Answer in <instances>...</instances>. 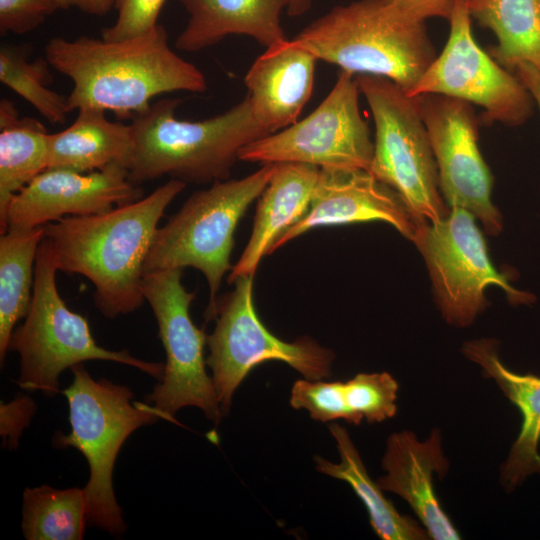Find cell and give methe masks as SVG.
Instances as JSON below:
<instances>
[{"label":"cell","instance_id":"6da1fadb","mask_svg":"<svg viewBox=\"0 0 540 540\" xmlns=\"http://www.w3.org/2000/svg\"><path fill=\"white\" fill-rule=\"evenodd\" d=\"M44 57L73 83L70 112L96 108L126 119L147 110L161 94L207 90L204 74L171 49L161 24L118 41L54 37Z\"/></svg>","mask_w":540,"mask_h":540},{"label":"cell","instance_id":"7a4b0ae2","mask_svg":"<svg viewBox=\"0 0 540 540\" xmlns=\"http://www.w3.org/2000/svg\"><path fill=\"white\" fill-rule=\"evenodd\" d=\"M185 187L186 183L170 179L135 202L43 226L58 271L90 280L94 303L105 317L129 314L145 301V260L160 219Z\"/></svg>","mask_w":540,"mask_h":540},{"label":"cell","instance_id":"3957f363","mask_svg":"<svg viewBox=\"0 0 540 540\" xmlns=\"http://www.w3.org/2000/svg\"><path fill=\"white\" fill-rule=\"evenodd\" d=\"M181 102L160 99L131 118L132 183L141 185L162 176L186 184L227 180L240 150L269 135L256 121L247 94L225 112L201 121L177 119Z\"/></svg>","mask_w":540,"mask_h":540},{"label":"cell","instance_id":"277c9868","mask_svg":"<svg viewBox=\"0 0 540 540\" xmlns=\"http://www.w3.org/2000/svg\"><path fill=\"white\" fill-rule=\"evenodd\" d=\"M293 39L318 60L354 75L385 77L406 92L436 58L425 21L387 0L337 5Z\"/></svg>","mask_w":540,"mask_h":540},{"label":"cell","instance_id":"5b68a950","mask_svg":"<svg viewBox=\"0 0 540 540\" xmlns=\"http://www.w3.org/2000/svg\"><path fill=\"white\" fill-rule=\"evenodd\" d=\"M71 370L72 384L62 391L69 405L71 429L67 435L56 433L53 445L73 447L86 458L90 477L83 489L88 522L116 536L126 529L112 481L117 455L135 430L160 418L152 405L133 401L127 386L92 378L82 363Z\"/></svg>","mask_w":540,"mask_h":540},{"label":"cell","instance_id":"8992f818","mask_svg":"<svg viewBox=\"0 0 540 540\" xmlns=\"http://www.w3.org/2000/svg\"><path fill=\"white\" fill-rule=\"evenodd\" d=\"M53 254L42 239L35 261L32 299L24 322L15 327L8 351L17 352L20 368L17 384L28 391L52 396L59 391V376L67 368L90 360L126 364L161 380L164 364L132 356L127 350H108L95 341L88 321L71 311L56 285Z\"/></svg>","mask_w":540,"mask_h":540},{"label":"cell","instance_id":"52a82bcc","mask_svg":"<svg viewBox=\"0 0 540 540\" xmlns=\"http://www.w3.org/2000/svg\"><path fill=\"white\" fill-rule=\"evenodd\" d=\"M276 163L263 164L241 179L216 181L195 191L157 229L143 272L193 267L202 272L209 286L207 320L217 315V294L230 258L234 232L251 203L269 183Z\"/></svg>","mask_w":540,"mask_h":540},{"label":"cell","instance_id":"ba28073f","mask_svg":"<svg viewBox=\"0 0 540 540\" xmlns=\"http://www.w3.org/2000/svg\"><path fill=\"white\" fill-rule=\"evenodd\" d=\"M375 124L369 172L392 188L412 216L436 222L450 210L440 187L436 161L422 120L419 99L393 81L355 75Z\"/></svg>","mask_w":540,"mask_h":540},{"label":"cell","instance_id":"9c48e42d","mask_svg":"<svg viewBox=\"0 0 540 540\" xmlns=\"http://www.w3.org/2000/svg\"><path fill=\"white\" fill-rule=\"evenodd\" d=\"M254 276H241L234 289L217 303L216 326L207 336L211 370L218 402L227 415L236 389L257 365L281 361L305 379L329 377L335 355L314 339L302 336L286 342L272 334L257 315L253 300Z\"/></svg>","mask_w":540,"mask_h":540},{"label":"cell","instance_id":"30bf717a","mask_svg":"<svg viewBox=\"0 0 540 540\" xmlns=\"http://www.w3.org/2000/svg\"><path fill=\"white\" fill-rule=\"evenodd\" d=\"M181 268L143 274L142 293L158 324L166 362L160 381L146 398L160 419L176 422V412L184 407L201 409L216 426L223 414L216 389L206 370L204 348L207 334L191 319L195 298L182 284Z\"/></svg>","mask_w":540,"mask_h":540},{"label":"cell","instance_id":"8fae6325","mask_svg":"<svg viewBox=\"0 0 540 540\" xmlns=\"http://www.w3.org/2000/svg\"><path fill=\"white\" fill-rule=\"evenodd\" d=\"M475 217L451 207L436 222L420 225L413 241L430 276L442 317L455 327H467L487 306L485 291L497 286L513 303H527V293L515 289L490 260L486 241Z\"/></svg>","mask_w":540,"mask_h":540},{"label":"cell","instance_id":"7c38bea8","mask_svg":"<svg viewBox=\"0 0 540 540\" xmlns=\"http://www.w3.org/2000/svg\"><path fill=\"white\" fill-rule=\"evenodd\" d=\"M360 94L355 75L340 70L329 94L307 117L244 146L239 160L369 171L374 141L360 112Z\"/></svg>","mask_w":540,"mask_h":540},{"label":"cell","instance_id":"4fadbf2b","mask_svg":"<svg viewBox=\"0 0 540 540\" xmlns=\"http://www.w3.org/2000/svg\"><path fill=\"white\" fill-rule=\"evenodd\" d=\"M448 40L410 96L440 94L478 105L485 123L524 124L533 114L534 99L516 73L501 66L476 42L468 0H455Z\"/></svg>","mask_w":540,"mask_h":540},{"label":"cell","instance_id":"5bb4252c","mask_svg":"<svg viewBox=\"0 0 540 540\" xmlns=\"http://www.w3.org/2000/svg\"><path fill=\"white\" fill-rule=\"evenodd\" d=\"M417 97L445 203L465 209L487 234L498 235L503 219L491 200L493 178L479 149V118L471 103L440 94Z\"/></svg>","mask_w":540,"mask_h":540},{"label":"cell","instance_id":"9a60e30c","mask_svg":"<svg viewBox=\"0 0 540 540\" xmlns=\"http://www.w3.org/2000/svg\"><path fill=\"white\" fill-rule=\"evenodd\" d=\"M143 197L141 185L132 183L128 169L119 165L89 173L46 169L11 198L0 215V230L3 234L68 216L100 214Z\"/></svg>","mask_w":540,"mask_h":540},{"label":"cell","instance_id":"2e32d148","mask_svg":"<svg viewBox=\"0 0 540 540\" xmlns=\"http://www.w3.org/2000/svg\"><path fill=\"white\" fill-rule=\"evenodd\" d=\"M381 221L414 241L422 223L399 195L364 169L320 168L306 214L273 244L269 255L314 228Z\"/></svg>","mask_w":540,"mask_h":540},{"label":"cell","instance_id":"e0dca14e","mask_svg":"<svg viewBox=\"0 0 540 540\" xmlns=\"http://www.w3.org/2000/svg\"><path fill=\"white\" fill-rule=\"evenodd\" d=\"M386 475L377 480L384 491L399 495L412 508L435 540H458L460 534L441 507L435 493L433 475L443 477L448 471V461L441 447L440 430L418 440L411 431L393 433L387 440L382 458Z\"/></svg>","mask_w":540,"mask_h":540},{"label":"cell","instance_id":"ac0fdd59","mask_svg":"<svg viewBox=\"0 0 540 540\" xmlns=\"http://www.w3.org/2000/svg\"><path fill=\"white\" fill-rule=\"evenodd\" d=\"M317 57L294 39L256 58L244 77L256 121L269 133L297 121L311 97Z\"/></svg>","mask_w":540,"mask_h":540},{"label":"cell","instance_id":"d6986e66","mask_svg":"<svg viewBox=\"0 0 540 540\" xmlns=\"http://www.w3.org/2000/svg\"><path fill=\"white\" fill-rule=\"evenodd\" d=\"M320 168L303 163H276L275 171L259 196L249 241L227 282L254 276L275 241L308 211Z\"/></svg>","mask_w":540,"mask_h":540},{"label":"cell","instance_id":"ffe728a7","mask_svg":"<svg viewBox=\"0 0 540 540\" xmlns=\"http://www.w3.org/2000/svg\"><path fill=\"white\" fill-rule=\"evenodd\" d=\"M189 15L175 47L198 52L229 35H245L265 48L287 40L281 13L290 0H178Z\"/></svg>","mask_w":540,"mask_h":540},{"label":"cell","instance_id":"44dd1931","mask_svg":"<svg viewBox=\"0 0 540 540\" xmlns=\"http://www.w3.org/2000/svg\"><path fill=\"white\" fill-rule=\"evenodd\" d=\"M497 348L495 340L484 338L465 342L462 352L481 366L486 377L496 381L502 393L521 413L520 433L501 469V482L511 491L528 476L540 474V377L509 370L499 359Z\"/></svg>","mask_w":540,"mask_h":540},{"label":"cell","instance_id":"7402d4cb","mask_svg":"<svg viewBox=\"0 0 540 540\" xmlns=\"http://www.w3.org/2000/svg\"><path fill=\"white\" fill-rule=\"evenodd\" d=\"M77 111L69 127L48 134L47 169L89 173L119 165L129 171L134 151L131 125L110 121L100 109Z\"/></svg>","mask_w":540,"mask_h":540},{"label":"cell","instance_id":"603a6c76","mask_svg":"<svg viewBox=\"0 0 540 540\" xmlns=\"http://www.w3.org/2000/svg\"><path fill=\"white\" fill-rule=\"evenodd\" d=\"M329 431L336 441L339 463L315 456L316 469L325 475L347 482L363 502L375 534L382 540H425L429 534L414 519L400 514L387 499L377 481L367 473L360 454L347 430L334 423Z\"/></svg>","mask_w":540,"mask_h":540},{"label":"cell","instance_id":"cb8c5ba5","mask_svg":"<svg viewBox=\"0 0 540 540\" xmlns=\"http://www.w3.org/2000/svg\"><path fill=\"white\" fill-rule=\"evenodd\" d=\"M471 17L497 38L492 57L514 72L527 63L540 72V0H468Z\"/></svg>","mask_w":540,"mask_h":540},{"label":"cell","instance_id":"d4e9b609","mask_svg":"<svg viewBox=\"0 0 540 540\" xmlns=\"http://www.w3.org/2000/svg\"><path fill=\"white\" fill-rule=\"evenodd\" d=\"M48 131L21 117L15 104L0 101V215L11 198L48 167Z\"/></svg>","mask_w":540,"mask_h":540},{"label":"cell","instance_id":"484cf974","mask_svg":"<svg viewBox=\"0 0 540 540\" xmlns=\"http://www.w3.org/2000/svg\"><path fill=\"white\" fill-rule=\"evenodd\" d=\"M44 228L8 229L0 238V360L10 336L25 318L32 299L34 268Z\"/></svg>","mask_w":540,"mask_h":540},{"label":"cell","instance_id":"4316f807","mask_svg":"<svg viewBox=\"0 0 540 540\" xmlns=\"http://www.w3.org/2000/svg\"><path fill=\"white\" fill-rule=\"evenodd\" d=\"M87 522L83 488L41 485L24 490L21 526L27 540H80Z\"/></svg>","mask_w":540,"mask_h":540},{"label":"cell","instance_id":"83f0119b","mask_svg":"<svg viewBox=\"0 0 540 540\" xmlns=\"http://www.w3.org/2000/svg\"><path fill=\"white\" fill-rule=\"evenodd\" d=\"M29 44L2 43L0 81L30 103L47 121L61 124L70 112L67 97L48 88L52 81L45 57L30 60Z\"/></svg>","mask_w":540,"mask_h":540},{"label":"cell","instance_id":"f1b7e54d","mask_svg":"<svg viewBox=\"0 0 540 540\" xmlns=\"http://www.w3.org/2000/svg\"><path fill=\"white\" fill-rule=\"evenodd\" d=\"M346 402L358 424L392 418L397 411V381L387 372L359 373L344 382Z\"/></svg>","mask_w":540,"mask_h":540},{"label":"cell","instance_id":"f546056e","mask_svg":"<svg viewBox=\"0 0 540 540\" xmlns=\"http://www.w3.org/2000/svg\"><path fill=\"white\" fill-rule=\"evenodd\" d=\"M290 405L294 409L307 410L314 420L343 419L359 425L347 405L344 382L341 381L297 380L292 386Z\"/></svg>","mask_w":540,"mask_h":540},{"label":"cell","instance_id":"4dcf8cb0","mask_svg":"<svg viewBox=\"0 0 540 540\" xmlns=\"http://www.w3.org/2000/svg\"><path fill=\"white\" fill-rule=\"evenodd\" d=\"M166 0H114L117 18L105 27L101 38L118 41L142 34L156 26Z\"/></svg>","mask_w":540,"mask_h":540},{"label":"cell","instance_id":"1f68e13d","mask_svg":"<svg viewBox=\"0 0 540 540\" xmlns=\"http://www.w3.org/2000/svg\"><path fill=\"white\" fill-rule=\"evenodd\" d=\"M57 9L54 0H0L1 34L30 32Z\"/></svg>","mask_w":540,"mask_h":540},{"label":"cell","instance_id":"d6a6232c","mask_svg":"<svg viewBox=\"0 0 540 540\" xmlns=\"http://www.w3.org/2000/svg\"><path fill=\"white\" fill-rule=\"evenodd\" d=\"M36 411L35 402L26 395H18L8 403L1 402L0 434L3 446L16 449L23 430Z\"/></svg>","mask_w":540,"mask_h":540},{"label":"cell","instance_id":"836d02e7","mask_svg":"<svg viewBox=\"0 0 540 540\" xmlns=\"http://www.w3.org/2000/svg\"><path fill=\"white\" fill-rule=\"evenodd\" d=\"M406 13L426 21L432 17L449 19L455 0H387Z\"/></svg>","mask_w":540,"mask_h":540},{"label":"cell","instance_id":"e575fe53","mask_svg":"<svg viewBox=\"0 0 540 540\" xmlns=\"http://www.w3.org/2000/svg\"><path fill=\"white\" fill-rule=\"evenodd\" d=\"M61 9L77 8L90 15H104L114 6V0H54Z\"/></svg>","mask_w":540,"mask_h":540},{"label":"cell","instance_id":"d590c367","mask_svg":"<svg viewBox=\"0 0 540 540\" xmlns=\"http://www.w3.org/2000/svg\"><path fill=\"white\" fill-rule=\"evenodd\" d=\"M514 73L521 79L531 93L535 105L540 109V72L530 64H519Z\"/></svg>","mask_w":540,"mask_h":540},{"label":"cell","instance_id":"8d00e7d4","mask_svg":"<svg viewBox=\"0 0 540 540\" xmlns=\"http://www.w3.org/2000/svg\"><path fill=\"white\" fill-rule=\"evenodd\" d=\"M312 6V0H290L286 12L291 17H299L307 13Z\"/></svg>","mask_w":540,"mask_h":540}]
</instances>
